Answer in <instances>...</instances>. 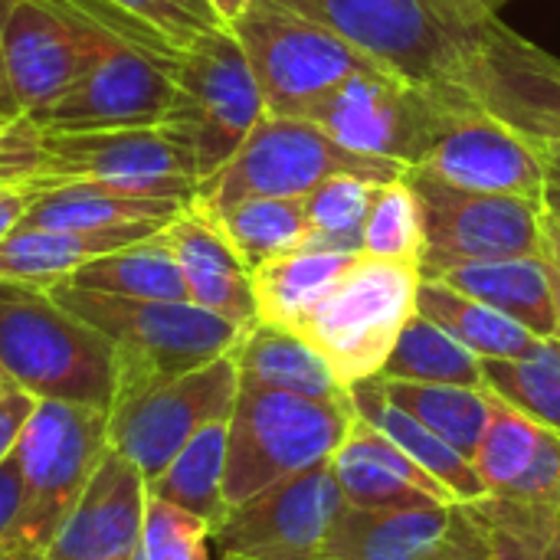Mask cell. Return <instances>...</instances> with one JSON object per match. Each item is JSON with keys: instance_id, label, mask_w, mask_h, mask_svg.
I'll return each mask as SVG.
<instances>
[{"instance_id": "cell-1", "label": "cell", "mask_w": 560, "mask_h": 560, "mask_svg": "<svg viewBox=\"0 0 560 560\" xmlns=\"http://www.w3.org/2000/svg\"><path fill=\"white\" fill-rule=\"evenodd\" d=\"M446 112L492 115L541 148L560 138V59L482 0H285Z\"/></svg>"}, {"instance_id": "cell-2", "label": "cell", "mask_w": 560, "mask_h": 560, "mask_svg": "<svg viewBox=\"0 0 560 560\" xmlns=\"http://www.w3.org/2000/svg\"><path fill=\"white\" fill-rule=\"evenodd\" d=\"M0 368L36 400H66L105 413L115 404V345L43 285L0 279Z\"/></svg>"}, {"instance_id": "cell-3", "label": "cell", "mask_w": 560, "mask_h": 560, "mask_svg": "<svg viewBox=\"0 0 560 560\" xmlns=\"http://www.w3.org/2000/svg\"><path fill=\"white\" fill-rule=\"evenodd\" d=\"M52 299L72 315L98 328L118 354L115 397L141 390L158 381L190 374L230 354L246 328L194 305V302H151L85 292L66 282L49 285Z\"/></svg>"}, {"instance_id": "cell-4", "label": "cell", "mask_w": 560, "mask_h": 560, "mask_svg": "<svg viewBox=\"0 0 560 560\" xmlns=\"http://www.w3.org/2000/svg\"><path fill=\"white\" fill-rule=\"evenodd\" d=\"M354 417L351 397L325 404L240 384L226 423V505L236 509L295 472L331 463Z\"/></svg>"}, {"instance_id": "cell-5", "label": "cell", "mask_w": 560, "mask_h": 560, "mask_svg": "<svg viewBox=\"0 0 560 560\" xmlns=\"http://www.w3.org/2000/svg\"><path fill=\"white\" fill-rule=\"evenodd\" d=\"M404 171L407 167L390 158L345 148L308 118L266 112L240 151L220 171L200 180L194 197L210 210H223L249 197H305L338 174L390 184L400 180Z\"/></svg>"}, {"instance_id": "cell-6", "label": "cell", "mask_w": 560, "mask_h": 560, "mask_svg": "<svg viewBox=\"0 0 560 560\" xmlns=\"http://www.w3.org/2000/svg\"><path fill=\"white\" fill-rule=\"evenodd\" d=\"M266 112L302 118L312 102L354 75L387 72L354 43L285 0H253L233 23Z\"/></svg>"}, {"instance_id": "cell-7", "label": "cell", "mask_w": 560, "mask_h": 560, "mask_svg": "<svg viewBox=\"0 0 560 560\" xmlns=\"http://www.w3.org/2000/svg\"><path fill=\"white\" fill-rule=\"evenodd\" d=\"M108 450L105 410L66 400H36L13 446V459L23 476V505L7 538L49 551Z\"/></svg>"}, {"instance_id": "cell-8", "label": "cell", "mask_w": 560, "mask_h": 560, "mask_svg": "<svg viewBox=\"0 0 560 560\" xmlns=\"http://www.w3.org/2000/svg\"><path fill=\"white\" fill-rule=\"evenodd\" d=\"M420 279V266L361 253L295 331L331 364L345 387L377 377L404 325L417 315Z\"/></svg>"}, {"instance_id": "cell-9", "label": "cell", "mask_w": 560, "mask_h": 560, "mask_svg": "<svg viewBox=\"0 0 560 560\" xmlns=\"http://www.w3.org/2000/svg\"><path fill=\"white\" fill-rule=\"evenodd\" d=\"M266 115L256 72L230 26L190 39L174 62V102L164 125L194 154L200 180L220 171Z\"/></svg>"}, {"instance_id": "cell-10", "label": "cell", "mask_w": 560, "mask_h": 560, "mask_svg": "<svg viewBox=\"0 0 560 560\" xmlns=\"http://www.w3.org/2000/svg\"><path fill=\"white\" fill-rule=\"evenodd\" d=\"M33 187H98L128 197L190 200L200 174L187 144L167 128L59 131L39 138Z\"/></svg>"}, {"instance_id": "cell-11", "label": "cell", "mask_w": 560, "mask_h": 560, "mask_svg": "<svg viewBox=\"0 0 560 560\" xmlns=\"http://www.w3.org/2000/svg\"><path fill=\"white\" fill-rule=\"evenodd\" d=\"M240 371L233 351L171 381L115 397L108 410V446L154 482L177 453L210 423L233 413Z\"/></svg>"}, {"instance_id": "cell-12", "label": "cell", "mask_w": 560, "mask_h": 560, "mask_svg": "<svg viewBox=\"0 0 560 560\" xmlns=\"http://www.w3.org/2000/svg\"><path fill=\"white\" fill-rule=\"evenodd\" d=\"M404 180L410 184L423 220L420 276L453 262L541 256L545 197L466 190L423 167H407Z\"/></svg>"}, {"instance_id": "cell-13", "label": "cell", "mask_w": 560, "mask_h": 560, "mask_svg": "<svg viewBox=\"0 0 560 560\" xmlns=\"http://www.w3.org/2000/svg\"><path fill=\"white\" fill-rule=\"evenodd\" d=\"M331 463L295 472L256 499L226 512L210 532V541L223 555L256 560H322L331 528L345 512Z\"/></svg>"}, {"instance_id": "cell-14", "label": "cell", "mask_w": 560, "mask_h": 560, "mask_svg": "<svg viewBox=\"0 0 560 560\" xmlns=\"http://www.w3.org/2000/svg\"><path fill=\"white\" fill-rule=\"evenodd\" d=\"M443 112L446 108L404 79L390 72H371L345 79L312 102L302 118L315 121L325 135L351 151L417 167Z\"/></svg>"}, {"instance_id": "cell-15", "label": "cell", "mask_w": 560, "mask_h": 560, "mask_svg": "<svg viewBox=\"0 0 560 560\" xmlns=\"http://www.w3.org/2000/svg\"><path fill=\"white\" fill-rule=\"evenodd\" d=\"M112 43L118 36L105 30L33 0H13L3 30V89L13 118L62 98Z\"/></svg>"}, {"instance_id": "cell-16", "label": "cell", "mask_w": 560, "mask_h": 560, "mask_svg": "<svg viewBox=\"0 0 560 560\" xmlns=\"http://www.w3.org/2000/svg\"><path fill=\"white\" fill-rule=\"evenodd\" d=\"M171 102L174 62L154 59L118 39L62 98L33 112L30 118L46 135L154 128L164 125Z\"/></svg>"}, {"instance_id": "cell-17", "label": "cell", "mask_w": 560, "mask_h": 560, "mask_svg": "<svg viewBox=\"0 0 560 560\" xmlns=\"http://www.w3.org/2000/svg\"><path fill=\"white\" fill-rule=\"evenodd\" d=\"M417 167L482 194L541 200L551 187L545 148L492 115L443 112Z\"/></svg>"}, {"instance_id": "cell-18", "label": "cell", "mask_w": 560, "mask_h": 560, "mask_svg": "<svg viewBox=\"0 0 560 560\" xmlns=\"http://www.w3.org/2000/svg\"><path fill=\"white\" fill-rule=\"evenodd\" d=\"M328 560H466L492 558L479 525L456 505L364 512L345 505L328 548Z\"/></svg>"}, {"instance_id": "cell-19", "label": "cell", "mask_w": 560, "mask_h": 560, "mask_svg": "<svg viewBox=\"0 0 560 560\" xmlns=\"http://www.w3.org/2000/svg\"><path fill=\"white\" fill-rule=\"evenodd\" d=\"M161 236L184 272L187 295L194 305L240 328H253L259 322L253 272L236 253V246L226 240L217 213L207 203L190 197L187 207L161 230Z\"/></svg>"}, {"instance_id": "cell-20", "label": "cell", "mask_w": 560, "mask_h": 560, "mask_svg": "<svg viewBox=\"0 0 560 560\" xmlns=\"http://www.w3.org/2000/svg\"><path fill=\"white\" fill-rule=\"evenodd\" d=\"M148 482L108 450L89 489L49 545L52 560H135L141 545Z\"/></svg>"}, {"instance_id": "cell-21", "label": "cell", "mask_w": 560, "mask_h": 560, "mask_svg": "<svg viewBox=\"0 0 560 560\" xmlns=\"http://www.w3.org/2000/svg\"><path fill=\"white\" fill-rule=\"evenodd\" d=\"M338 489L351 509L387 512V509H430L456 505V495L417 466L400 446H394L371 423L354 417L345 443L331 456Z\"/></svg>"}, {"instance_id": "cell-22", "label": "cell", "mask_w": 560, "mask_h": 560, "mask_svg": "<svg viewBox=\"0 0 560 560\" xmlns=\"http://www.w3.org/2000/svg\"><path fill=\"white\" fill-rule=\"evenodd\" d=\"M427 276L515 318L538 338H558V305H555L551 276L541 256L453 262Z\"/></svg>"}, {"instance_id": "cell-23", "label": "cell", "mask_w": 560, "mask_h": 560, "mask_svg": "<svg viewBox=\"0 0 560 560\" xmlns=\"http://www.w3.org/2000/svg\"><path fill=\"white\" fill-rule=\"evenodd\" d=\"M240 384L285 390L308 400H348V387L335 377L331 364L292 328L256 322L233 348Z\"/></svg>"}, {"instance_id": "cell-24", "label": "cell", "mask_w": 560, "mask_h": 560, "mask_svg": "<svg viewBox=\"0 0 560 560\" xmlns=\"http://www.w3.org/2000/svg\"><path fill=\"white\" fill-rule=\"evenodd\" d=\"M351 394V404H354V413L371 423L377 433H384L394 446H400L417 466H423L433 479H440L459 505H469V502H479L489 495L479 469L472 466L469 456H463L453 443H446L440 433H433L430 427H423L417 417H410L407 410H400L384 384H381V374L377 377H368V381H358L348 387Z\"/></svg>"}, {"instance_id": "cell-25", "label": "cell", "mask_w": 560, "mask_h": 560, "mask_svg": "<svg viewBox=\"0 0 560 560\" xmlns=\"http://www.w3.org/2000/svg\"><path fill=\"white\" fill-rule=\"evenodd\" d=\"M164 226H125V230H36L16 226L0 240V279L30 282V285H56L69 279L79 266L105 256L112 249L141 243L158 236Z\"/></svg>"}, {"instance_id": "cell-26", "label": "cell", "mask_w": 560, "mask_h": 560, "mask_svg": "<svg viewBox=\"0 0 560 560\" xmlns=\"http://www.w3.org/2000/svg\"><path fill=\"white\" fill-rule=\"evenodd\" d=\"M361 253L335 249H292L276 259H266L253 269V295L259 322L279 328H299L325 295L345 279Z\"/></svg>"}, {"instance_id": "cell-27", "label": "cell", "mask_w": 560, "mask_h": 560, "mask_svg": "<svg viewBox=\"0 0 560 560\" xmlns=\"http://www.w3.org/2000/svg\"><path fill=\"white\" fill-rule=\"evenodd\" d=\"M417 312L446 328L459 345H466L482 361H515V358H535L545 341L515 318L489 308L486 302L423 276L417 289Z\"/></svg>"}, {"instance_id": "cell-28", "label": "cell", "mask_w": 560, "mask_h": 560, "mask_svg": "<svg viewBox=\"0 0 560 560\" xmlns=\"http://www.w3.org/2000/svg\"><path fill=\"white\" fill-rule=\"evenodd\" d=\"M187 200H161V197H128L98 187H49L26 210L20 226L36 230H125V226H167Z\"/></svg>"}, {"instance_id": "cell-29", "label": "cell", "mask_w": 560, "mask_h": 560, "mask_svg": "<svg viewBox=\"0 0 560 560\" xmlns=\"http://www.w3.org/2000/svg\"><path fill=\"white\" fill-rule=\"evenodd\" d=\"M66 285L102 292V295H121V299H151V302H190L184 272L167 249L164 236H151L121 249H112L105 256H95L92 262L79 266Z\"/></svg>"}, {"instance_id": "cell-30", "label": "cell", "mask_w": 560, "mask_h": 560, "mask_svg": "<svg viewBox=\"0 0 560 560\" xmlns=\"http://www.w3.org/2000/svg\"><path fill=\"white\" fill-rule=\"evenodd\" d=\"M226 423H210L200 430L180 453L177 459L154 479L148 482V495L177 505L210 525V532L226 518L230 505L223 495L226 482Z\"/></svg>"}, {"instance_id": "cell-31", "label": "cell", "mask_w": 560, "mask_h": 560, "mask_svg": "<svg viewBox=\"0 0 560 560\" xmlns=\"http://www.w3.org/2000/svg\"><path fill=\"white\" fill-rule=\"evenodd\" d=\"M387 397L417 417L423 427L453 443L463 456H476V446L492 420L495 394L489 387H459V384H417L381 377Z\"/></svg>"}, {"instance_id": "cell-32", "label": "cell", "mask_w": 560, "mask_h": 560, "mask_svg": "<svg viewBox=\"0 0 560 560\" xmlns=\"http://www.w3.org/2000/svg\"><path fill=\"white\" fill-rule=\"evenodd\" d=\"M381 377L390 381H417V384H459V387H486L482 381V358L459 345L446 328L430 322L427 315H413Z\"/></svg>"}, {"instance_id": "cell-33", "label": "cell", "mask_w": 560, "mask_h": 560, "mask_svg": "<svg viewBox=\"0 0 560 560\" xmlns=\"http://www.w3.org/2000/svg\"><path fill=\"white\" fill-rule=\"evenodd\" d=\"M213 213L249 272L266 259L302 249L308 240L305 197H249Z\"/></svg>"}, {"instance_id": "cell-34", "label": "cell", "mask_w": 560, "mask_h": 560, "mask_svg": "<svg viewBox=\"0 0 560 560\" xmlns=\"http://www.w3.org/2000/svg\"><path fill=\"white\" fill-rule=\"evenodd\" d=\"M463 509L479 525L492 560H545L560 532L558 505L515 495H486Z\"/></svg>"}, {"instance_id": "cell-35", "label": "cell", "mask_w": 560, "mask_h": 560, "mask_svg": "<svg viewBox=\"0 0 560 560\" xmlns=\"http://www.w3.org/2000/svg\"><path fill=\"white\" fill-rule=\"evenodd\" d=\"M381 184L338 174L305 194L308 213V249H335V253H364V220L377 197Z\"/></svg>"}, {"instance_id": "cell-36", "label": "cell", "mask_w": 560, "mask_h": 560, "mask_svg": "<svg viewBox=\"0 0 560 560\" xmlns=\"http://www.w3.org/2000/svg\"><path fill=\"white\" fill-rule=\"evenodd\" d=\"M486 387L560 436V338L545 341L535 358L482 361Z\"/></svg>"}, {"instance_id": "cell-37", "label": "cell", "mask_w": 560, "mask_h": 560, "mask_svg": "<svg viewBox=\"0 0 560 560\" xmlns=\"http://www.w3.org/2000/svg\"><path fill=\"white\" fill-rule=\"evenodd\" d=\"M541 423H535L532 417H525L522 410H515L512 404H505L502 397H495V410L492 420L476 446L472 466L479 469L489 495L492 492H505L512 482H518L525 476V469L532 466L538 443H541Z\"/></svg>"}, {"instance_id": "cell-38", "label": "cell", "mask_w": 560, "mask_h": 560, "mask_svg": "<svg viewBox=\"0 0 560 560\" xmlns=\"http://www.w3.org/2000/svg\"><path fill=\"white\" fill-rule=\"evenodd\" d=\"M364 256L410 262V266L423 262L420 203L404 177L381 184V190L371 203V213L364 220Z\"/></svg>"}, {"instance_id": "cell-39", "label": "cell", "mask_w": 560, "mask_h": 560, "mask_svg": "<svg viewBox=\"0 0 560 560\" xmlns=\"http://www.w3.org/2000/svg\"><path fill=\"white\" fill-rule=\"evenodd\" d=\"M207 545L210 525L203 518L148 495L135 560H210Z\"/></svg>"}, {"instance_id": "cell-40", "label": "cell", "mask_w": 560, "mask_h": 560, "mask_svg": "<svg viewBox=\"0 0 560 560\" xmlns=\"http://www.w3.org/2000/svg\"><path fill=\"white\" fill-rule=\"evenodd\" d=\"M115 3L177 49H184L190 39L210 30L226 26L210 0H115Z\"/></svg>"}, {"instance_id": "cell-41", "label": "cell", "mask_w": 560, "mask_h": 560, "mask_svg": "<svg viewBox=\"0 0 560 560\" xmlns=\"http://www.w3.org/2000/svg\"><path fill=\"white\" fill-rule=\"evenodd\" d=\"M492 495H515V499H528V502H541V505H558L560 509V436L555 430H541V443L538 453L532 459V466L525 469V476L518 482H512L505 492H492Z\"/></svg>"}, {"instance_id": "cell-42", "label": "cell", "mask_w": 560, "mask_h": 560, "mask_svg": "<svg viewBox=\"0 0 560 560\" xmlns=\"http://www.w3.org/2000/svg\"><path fill=\"white\" fill-rule=\"evenodd\" d=\"M541 259L551 276L555 305H558V338H560V190L548 187L545 194V217H541Z\"/></svg>"}, {"instance_id": "cell-43", "label": "cell", "mask_w": 560, "mask_h": 560, "mask_svg": "<svg viewBox=\"0 0 560 560\" xmlns=\"http://www.w3.org/2000/svg\"><path fill=\"white\" fill-rule=\"evenodd\" d=\"M33 407H36V397L20 390V387H13L10 394L0 397V463L13 453V446H16V440H20Z\"/></svg>"}, {"instance_id": "cell-44", "label": "cell", "mask_w": 560, "mask_h": 560, "mask_svg": "<svg viewBox=\"0 0 560 560\" xmlns=\"http://www.w3.org/2000/svg\"><path fill=\"white\" fill-rule=\"evenodd\" d=\"M23 505V476L13 453L0 463V541L13 532L16 515Z\"/></svg>"}, {"instance_id": "cell-45", "label": "cell", "mask_w": 560, "mask_h": 560, "mask_svg": "<svg viewBox=\"0 0 560 560\" xmlns=\"http://www.w3.org/2000/svg\"><path fill=\"white\" fill-rule=\"evenodd\" d=\"M39 194L43 190L33 184H3L0 187V240L20 226V220L26 217V210L36 203Z\"/></svg>"}, {"instance_id": "cell-46", "label": "cell", "mask_w": 560, "mask_h": 560, "mask_svg": "<svg viewBox=\"0 0 560 560\" xmlns=\"http://www.w3.org/2000/svg\"><path fill=\"white\" fill-rule=\"evenodd\" d=\"M10 10H13V0H0V125L13 121V112L7 105V89H3V30H7Z\"/></svg>"}, {"instance_id": "cell-47", "label": "cell", "mask_w": 560, "mask_h": 560, "mask_svg": "<svg viewBox=\"0 0 560 560\" xmlns=\"http://www.w3.org/2000/svg\"><path fill=\"white\" fill-rule=\"evenodd\" d=\"M0 560H52V558H49V551H43V548H33V545L13 541V538H3V541H0Z\"/></svg>"}, {"instance_id": "cell-48", "label": "cell", "mask_w": 560, "mask_h": 560, "mask_svg": "<svg viewBox=\"0 0 560 560\" xmlns=\"http://www.w3.org/2000/svg\"><path fill=\"white\" fill-rule=\"evenodd\" d=\"M545 164H548V180H551V187L560 190V138L545 144Z\"/></svg>"}, {"instance_id": "cell-49", "label": "cell", "mask_w": 560, "mask_h": 560, "mask_svg": "<svg viewBox=\"0 0 560 560\" xmlns=\"http://www.w3.org/2000/svg\"><path fill=\"white\" fill-rule=\"evenodd\" d=\"M210 3H213V10H217V13L223 16V23L230 26V23H233V20H236V16H240V13L246 10V7H249L253 0H210Z\"/></svg>"}, {"instance_id": "cell-50", "label": "cell", "mask_w": 560, "mask_h": 560, "mask_svg": "<svg viewBox=\"0 0 560 560\" xmlns=\"http://www.w3.org/2000/svg\"><path fill=\"white\" fill-rule=\"evenodd\" d=\"M13 387H16V384H13V381H10V374L0 368V397H3V394H10Z\"/></svg>"}, {"instance_id": "cell-51", "label": "cell", "mask_w": 560, "mask_h": 560, "mask_svg": "<svg viewBox=\"0 0 560 560\" xmlns=\"http://www.w3.org/2000/svg\"><path fill=\"white\" fill-rule=\"evenodd\" d=\"M545 560H560V532H558V538L551 541V548H548V555H545Z\"/></svg>"}, {"instance_id": "cell-52", "label": "cell", "mask_w": 560, "mask_h": 560, "mask_svg": "<svg viewBox=\"0 0 560 560\" xmlns=\"http://www.w3.org/2000/svg\"><path fill=\"white\" fill-rule=\"evenodd\" d=\"M482 3H486L489 10H495V13H499V10H502V7H505L509 0H482Z\"/></svg>"}, {"instance_id": "cell-53", "label": "cell", "mask_w": 560, "mask_h": 560, "mask_svg": "<svg viewBox=\"0 0 560 560\" xmlns=\"http://www.w3.org/2000/svg\"><path fill=\"white\" fill-rule=\"evenodd\" d=\"M220 560H256V558H243V555H223ZM322 560H328V558H322Z\"/></svg>"}, {"instance_id": "cell-54", "label": "cell", "mask_w": 560, "mask_h": 560, "mask_svg": "<svg viewBox=\"0 0 560 560\" xmlns=\"http://www.w3.org/2000/svg\"><path fill=\"white\" fill-rule=\"evenodd\" d=\"M466 560H492V558H466Z\"/></svg>"}]
</instances>
